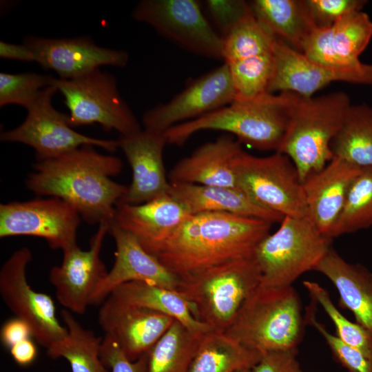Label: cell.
<instances>
[{
    "instance_id": "6da1fadb",
    "label": "cell",
    "mask_w": 372,
    "mask_h": 372,
    "mask_svg": "<svg viewBox=\"0 0 372 372\" xmlns=\"http://www.w3.org/2000/svg\"><path fill=\"white\" fill-rule=\"evenodd\" d=\"M120 158L84 145L59 156L37 161L26 180L39 195L60 198L72 205L91 225L112 222L116 205L127 187L112 180L119 174Z\"/></svg>"
},
{
    "instance_id": "7a4b0ae2",
    "label": "cell",
    "mask_w": 372,
    "mask_h": 372,
    "mask_svg": "<svg viewBox=\"0 0 372 372\" xmlns=\"http://www.w3.org/2000/svg\"><path fill=\"white\" fill-rule=\"evenodd\" d=\"M271 224L229 213L192 214L154 256L180 280L253 256Z\"/></svg>"
},
{
    "instance_id": "3957f363",
    "label": "cell",
    "mask_w": 372,
    "mask_h": 372,
    "mask_svg": "<svg viewBox=\"0 0 372 372\" xmlns=\"http://www.w3.org/2000/svg\"><path fill=\"white\" fill-rule=\"evenodd\" d=\"M297 96L295 93L285 92L234 100L200 117L176 125L164 134L167 144L182 145L199 131H224L256 149L277 152Z\"/></svg>"
},
{
    "instance_id": "277c9868",
    "label": "cell",
    "mask_w": 372,
    "mask_h": 372,
    "mask_svg": "<svg viewBox=\"0 0 372 372\" xmlns=\"http://www.w3.org/2000/svg\"><path fill=\"white\" fill-rule=\"evenodd\" d=\"M305 324L301 301L292 285H259L225 333L264 353L296 348L302 341Z\"/></svg>"
},
{
    "instance_id": "5b68a950",
    "label": "cell",
    "mask_w": 372,
    "mask_h": 372,
    "mask_svg": "<svg viewBox=\"0 0 372 372\" xmlns=\"http://www.w3.org/2000/svg\"><path fill=\"white\" fill-rule=\"evenodd\" d=\"M260 282L261 272L253 255L182 278L176 291L197 320L212 331L225 333Z\"/></svg>"
},
{
    "instance_id": "8992f818",
    "label": "cell",
    "mask_w": 372,
    "mask_h": 372,
    "mask_svg": "<svg viewBox=\"0 0 372 372\" xmlns=\"http://www.w3.org/2000/svg\"><path fill=\"white\" fill-rule=\"evenodd\" d=\"M351 105L343 92L309 98L298 95L277 152L291 160L302 183L333 158L331 143Z\"/></svg>"
},
{
    "instance_id": "52a82bcc",
    "label": "cell",
    "mask_w": 372,
    "mask_h": 372,
    "mask_svg": "<svg viewBox=\"0 0 372 372\" xmlns=\"http://www.w3.org/2000/svg\"><path fill=\"white\" fill-rule=\"evenodd\" d=\"M280 226L255 249L261 272L260 285L287 287L314 270L329 250L331 239L324 236L308 216H285Z\"/></svg>"
},
{
    "instance_id": "ba28073f",
    "label": "cell",
    "mask_w": 372,
    "mask_h": 372,
    "mask_svg": "<svg viewBox=\"0 0 372 372\" xmlns=\"http://www.w3.org/2000/svg\"><path fill=\"white\" fill-rule=\"evenodd\" d=\"M52 85L64 97L72 127L97 123L105 131L116 130L121 136L141 130L112 74L97 68L72 79L54 77Z\"/></svg>"
},
{
    "instance_id": "9c48e42d",
    "label": "cell",
    "mask_w": 372,
    "mask_h": 372,
    "mask_svg": "<svg viewBox=\"0 0 372 372\" xmlns=\"http://www.w3.org/2000/svg\"><path fill=\"white\" fill-rule=\"evenodd\" d=\"M237 187L265 209L285 216H307L303 185L291 160L275 152L256 156L244 150L233 163Z\"/></svg>"
},
{
    "instance_id": "30bf717a",
    "label": "cell",
    "mask_w": 372,
    "mask_h": 372,
    "mask_svg": "<svg viewBox=\"0 0 372 372\" xmlns=\"http://www.w3.org/2000/svg\"><path fill=\"white\" fill-rule=\"evenodd\" d=\"M52 85L44 88L18 127L1 134L3 142H15L32 147L37 161L59 156L84 145L99 146L110 152L119 148L118 140L90 137L74 130L68 115L56 110L52 99L57 92Z\"/></svg>"
},
{
    "instance_id": "8fae6325",
    "label": "cell",
    "mask_w": 372,
    "mask_h": 372,
    "mask_svg": "<svg viewBox=\"0 0 372 372\" xmlns=\"http://www.w3.org/2000/svg\"><path fill=\"white\" fill-rule=\"evenodd\" d=\"M32 259L31 250L22 247L14 251L0 269V295L15 317L30 328L32 338L45 349L68 333L58 320L53 300L34 291L27 278V267Z\"/></svg>"
},
{
    "instance_id": "7c38bea8",
    "label": "cell",
    "mask_w": 372,
    "mask_h": 372,
    "mask_svg": "<svg viewBox=\"0 0 372 372\" xmlns=\"http://www.w3.org/2000/svg\"><path fill=\"white\" fill-rule=\"evenodd\" d=\"M132 15L187 51L223 59V38L214 30L196 1L143 0Z\"/></svg>"
},
{
    "instance_id": "4fadbf2b",
    "label": "cell",
    "mask_w": 372,
    "mask_h": 372,
    "mask_svg": "<svg viewBox=\"0 0 372 372\" xmlns=\"http://www.w3.org/2000/svg\"><path fill=\"white\" fill-rule=\"evenodd\" d=\"M81 218L72 205L57 198L1 203L0 237H40L50 248L63 251L77 245Z\"/></svg>"
},
{
    "instance_id": "5bb4252c",
    "label": "cell",
    "mask_w": 372,
    "mask_h": 372,
    "mask_svg": "<svg viewBox=\"0 0 372 372\" xmlns=\"http://www.w3.org/2000/svg\"><path fill=\"white\" fill-rule=\"evenodd\" d=\"M273 68L268 92H293L305 98L332 82L372 86V63L350 68L315 62L277 39L273 46Z\"/></svg>"
},
{
    "instance_id": "9a60e30c",
    "label": "cell",
    "mask_w": 372,
    "mask_h": 372,
    "mask_svg": "<svg viewBox=\"0 0 372 372\" xmlns=\"http://www.w3.org/2000/svg\"><path fill=\"white\" fill-rule=\"evenodd\" d=\"M236 91L229 68L223 63L192 81L165 103L148 110L143 116L144 129L164 133L232 103Z\"/></svg>"
},
{
    "instance_id": "2e32d148",
    "label": "cell",
    "mask_w": 372,
    "mask_h": 372,
    "mask_svg": "<svg viewBox=\"0 0 372 372\" xmlns=\"http://www.w3.org/2000/svg\"><path fill=\"white\" fill-rule=\"evenodd\" d=\"M109 228L110 223H100L87 250L75 245L63 251L61 265L50 271L49 281L57 300L72 313L86 312L98 285L108 272L100 254Z\"/></svg>"
},
{
    "instance_id": "e0dca14e",
    "label": "cell",
    "mask_w": 372,
    "mask_h": 372,
    "mask_svg": "<svg viewBox=\"0 0 372 372\" xmlns=\"http://www.w3.org/2000/svg\"><path fill=\"white\" fill-rule=\"evenodd\" d=\"M23 43L33 52L37 63L44 69L53 70L63 79L76 77L103 65L123 68L129 60L127 52L100 46L85 37H28Z\"/></svg>"
},
{
    "instance_id": "ac0fdd59",
    "label": "cell",
    "mask_w": 372,
    "mask_h": 372,
    "mask_svg": "<svg viewBox=\"0 0 372 372\" xmlns=\"http://www.w3.org/2000/svg\"><path fill=\"white\" fill-rule=\"evenodd\" d=\"M169 316L107 298L99 311L98 322L131 361L148 353L174 322Z\"/></svg>"
},
{
    "instance_id": "d6986e66",
    "label": "cell",
    "mask_w": 372,
    "mask_h": 372,
    "mask_svg": "<svg viewBox=\"0 0 372 372\" xmlns=\"http://www.w3.org/2000/svg\"><path fill=\"white\" fill-rule=\"evenodd\" d=\"M119 148L132 170V180L117 203L139 205L169 194L163 163V149L167 144L162 132L141 130L118 139Z\"/></svg>"
},
{
    "instance_id": "ffe728a7",
    "label": "cell",
    "mask_w": 372,
    "mask_h": 372,
    "mask_svg": "<svg viewBox=\"0 0 372 372\" xmlns=\"http://www.w3.org/2000/svg\"><path fill=\"white\" fill-rule=\"evenodd\" d=\"M109 233L116 251L112 269L98 285L91 305L101 304L118 286L132 281H142L176 290L180 280L154 256L147 252L137 238L113 221Z\"/></svg>"
},
{
    "instance_id": "44dd1931",
    "label": "cell",
    "mask_w": 372,
    "mask_h": 372,
    "mask_svg": "<svg viewBox=\"0 0 372 372\" xmlns=\"http://www.w3.org/2000/svg\"><path fill=\"white\" fill-rule=\"evenodd\" d=\"M372 39V21L362 11L350 13L331 25L315 28L301 53L315 62L340 68L360 65V55Z\"/></svg>"
},
{
    "instance_id": "7402d4cb",
    "label": "cell",
    "mask_w": 372,
    "mask_h": 372,
    "mask_svg": "<svg viewBox=\"0 0 372 372\" xmlns=\"http://www.w3.org/2000/svg\"><path fill=\"white\" fill-rule=\"evenodd\" d=\"M169 194L139 205L117 203L113 222L135 236L149 254H154L192 216Z\"/></svg>"
},
{
    "instance_id": "603a6c76",
    "label": "cell",
    "mask_w": 372,
    "mask_h": 372,
    "mask_svg": "<svg viewBox=\"0 0 372 372\" xmlns=\"http://www.w3.org/2000/svg\"><path fill=\"white\" fill-rule=\"evenodd\" d=\"M361 168L333 156L322 169L302 183L307 216L330 239L350 185Z\"/></svg>"
},
{
    "instance_id": "cb8c5ba5",
    "label": "cell",
    "mask_w": 372,
    "mask_h": 372,
    "mask_svg": "<svg viewBox=\"0 0 372 372\" xmlns=\"http://www.w3.org/2000/svg\"><path fill=\"white\" fill-rule=\"evenodd\" d=\"M242 150L230 136L206 143L172 168L169 182L238 188L233 163Z\"/></svg>"
},
{
    "instance_id": "d4e9b609",
    "label": "cell",
    "mask_w": 372,
    "mask_h": 372,
    "mask_svg": "<svg viewBox=\"0 0 372 372\" xmlns=\"http://www.w3.org/2000/svg\"><path fill=\"white\" fill-rule=\"evenodd\" d=\"M169 194L182 203L192 214L229 213L271 223L281 222L285 218L258 205L238 188L170 182Z\"/></svg>"
},
{
    "instance_id": "484cf974",
    "label": "cell",
    "mask_w": 372,
    "mask_h": 372,
    "mask_svg": "<svg viewBox=\"0 0 372 372\" xmlns=\"http://www.w3.org/2000/svg\"><path fill=\"white\" fill-rule=\"evenodd\" d=\"M314 271L326 276L337 289L339 305L351 311L356 323L372 336V272L343 259L331 248Z\"/></svg>"
},
{
    "instance_id": "4316f807",
    "label": "cell",
    "mask_w": 372,
    "mask_h": 372,
    "mask_svg": "<svg viewBox=\"0 0 372 372\" xmlns=\"http://www.w3.org/2000/svg\"><path fill=\"white\" fill-rule=\"evenodd\" d=\"M108 297L169 316L194 333L203 334L212 331L194 317L188 302L176 290L149 282L132 281L116 287Z\"/></svg>"
},
{
    "instance_id": "83f0119b",
    "label": "cell",
    "mask_w": 372,
    "mask_h": 372,
    "mask_svg": "<svg viewBox=\"0 0 372 372\" xmlns=\"http://www.w3.org/2000/svg\"><path fill=\"white\" fill-rule=\"evenodd\" d=\"M249 5L254 17L272 35L300 52L316 28L304 0H254Z\"/></svg>"
},
{
    "instance_id": "f1b7e54d",
    "label": "cell",
    "mask_w": 372,
    "mask_h": 372,
    "mask_svg": "<svg viewBox=\"0 0 372 372\" xmlns=\"http://www.w3.org/2000/svg\"><path fill=\"white\" fill-rule=\"evenodd\" d=\"M60 314L68 333L46 349L48 355L66 360L72 372H110L101 355L103 340L83 327L68 310L63 309Z\"/></svg>"
},
{
    "instance_id": "f546056e",
    "label": "cell",
    "mask_w": 372,
    "mask_h": 372,
    "mask_svg": "<svg viewBox=\"0 0 372 372\" xmlns=\"http://www.w3.org/2000/svg\"><path fill=\"white\" fill-rule=\"evenodd\" d=\"M262 354L237 342L225 333L211 331L202 335L189 372H236L251 369Z\"/></svg>"
},
{
    "instance_id": "4dcf8cb0",
    "label": "cell",
    "mask_w": 372,
    "mask_h": 372,
    "mask_svg": "<svg viewBox=\"0 0 372 372\" xmlns=\"http://www.w3.org/2000/svg\"><path fill=\"white\" fill-rule=\"evenodd\" d=\"M331 148L334 156L360 167H372V107L351 105Z\"/></svg>"
},
{
    "instance_id": "1f68e13d",
    "label": "cell",
    "mask_w": 372,
    "mask_h": 372,
    "mask_svg": "<svg viewBox=\"0 0 372 372\" xmlns=\"http://www.w3.org/2000/svg\"><path fill=\"white\" fill-rule=\"evenodd\" d=\"M202 335L175 320L149 351L147 372H189Z\"/></svg>"
},
{
    "instance_id": "d6a6232c",
    "label": "cell",
    "mask_w": 372,
    "mask_h": 372,
    "mask_svg": "<svg viewBox=\"0 0 372 372\" xmlns=\"http://www.w3.org/2000/svg\"><path fill=\"white\" fill-rule=\"evenodd\" d=\"M372 227V167H362L349 189L331 238Z\"/></svg>"
},
{
    "instance_id": "836d02e7",
    "label": "cell",
    "mask_w": 372,
    "mask_h": 372,
    "mask_svg": "<svg viewBox=\"0 0 372 372\" xmlns=\"http://www.w3.org/2000/svg\"><path fill=\"white\" fill-rule=\"evenodd\" d=\"M276 39L251 12L223 38L224 63L271 53Z\"/></svg>"
},
{
    "instance_id": "e575fe53",
    "label": "cell",
    "mask_w": 372,
    "mask_h": 372,
    "mask_svg": "<svg viewBox=\"0 0 372 372\" xmlns=\"http://www.w3.org/2000/svg\"><path fill=\"white\" fill-rule=\"evenodd\" d=\"M226 64L235 88V100L252 99L269 93L273 68V52Z\"/></svg>"
},
{
    "instance_id": "d590c367",
    "label": "cell",
    "mask_w": 372,
    "mask_h": 372,
    "mask_svg": "<svg viewBox=\"0 0 372 372\" xmlns=\"http://www.w3.org/2000/svg\"><path fill=\"white\" fill-rule=\"evenodd\" d=\"M303 285L311 299L318 303L333 322L336 336L347 344L360 351L372 362V336L362 326L345 318L332 302L326 289L316 282L304 281Z\"/></svg>"
},
{
    "instance_id": "8d00e7d4",
    "label": "cell",
    "mask_w": 372,
    "mask_h": 372,
    "mask_svg": "<svg viewBox=\"0 0 372 372\" xmlns=\"http://www.w3.org/2000/svg\"><path fill=\"white\" fill-rule=\"evenodd\" d=\"M54 77L34 72L0 73V106L18 105L27 110L41 92L52 85Z\"/></svg>"
},
{
    "instance_id": "74e56055",
    "label": "cell",
    "mask_w": 372,
    "mask_h": 372,
    "mask_svg": "<svg viewBox=\"0 0 372 372\" xmlns=\"http://www.w3.org/2000/svg\"><path fill=\"white\" fill-rule=\"evenodd\" d=\"M316 308V302L312 300L306 309V324L313 326L325 339L335 359L349 372H372V362L360 351L329 333L326 327L317 320Z\"/></svg>"
},
{
    "instance_id": "f35d334b",
    "label": "cell",
    "mask_w": 372,
    "mask_h": 372,
    "mask_svg": "<svg viewBox=\"0 0 372 372\" xmlns=\"http://www.w3.org/2000/svg\"><path fill=\"white\" fill-rule=\"evenodd\" d=\"M306 7L316 28L331 25L342 17L362 11L365 0H304Z\"/></svg>"
},
{
    "instance_id": "ab89813d",
    "label": "cell",
    "mask_w": 372,
    "mask_h": 372,
    "mask_svg": "<svg viewBox=\"0 0 372 372\" xmlns=\"http://www.w3.org/2000/svg\"><path fill=\"white\" fill-rule=\"evenodd\" d=\"M205 3L222 38L252 12L249 3L242 0H207Z\"/></svg>"
},
{
    "instance_id": "60d3db41",
    "label": "cell",
    "mask_w": 372,
    "mask_h": 372,
    "mask_svg": "<svg viewBox=\"0 0 372 372\" xmlns=\"http://www.w3.org/2000/svg\"><path fill=\"white\" fill-rule=\"evenodd\" d=\"M101 355L110 372H147L148 353L131 361L118 345L107 336L102 340Z\"/></svg>"
},
{
    "instance_id": "b9f144b4",
    "label": "cell",
    "mask_w": 372,
    "mask_h": 372,
    "mask_svg": "<svg viewBox=\"0 0 372 372\" xmlns=\"http://www.w3.org/2000/svg\"><path fill=\"white\" fill-rule=\"evenodd\" d=\"M297 354V347L265 352L251 372H302Z\"/></svg>"
},
{
    "instance_id": "7bdbcfd3",
    "label": "cell",
    "mask_w": 372,
    "mask_h": 372,
    "mask_svg": "<svg viewBox=\"0 0 372 372\" xmlns=\"http://www.w3.org/2000/svg\"><path fill=\"white\" fill-rule=\"evenodd\" d=\"M32 338L30 328L23 320L14 317L7 320L1 329V340L8 348L17 343Z\"/></svg>"
},
{
    "instance_id": "ee69618b",
    "label": "cell",
    "mask_w": 372,
    "mask_h": 372,
    "mask_svg": "<svg viewBox=\"0 0 372 372\" xmlns=\"http://www.w3.org/2000/svg\"><path fill=\"white\" fill-rule=\"evenodd\" d=\"M9 349L14 362L21 366L30 365L37 356V348L30 338L17 343Z\"/></svg>"
},
{
    "instance_id": "f6af8a7d",
    "label": "cell",
    "mask_w": 372,
    "mask_h": 372,
    "mask_svg": "<svg viewBox=\"0 0 372 372\" xmlns=\"http://www.w3.org/2000/svg\"><path fill=\"white\" fill-rule=\"evenodd\" d=\"M0 57L5 59L36 62L34 54L24 43L15 44L1 41Z\"/></svg>"
},
{
    "instance_id": "bcb514c9",
    "label": "cell",
    "mask_w": 372,
    "mask_h": 372,
    "mask_svg": "<svg viewBox=\"0 0 372 372\" xmlns=\"http://www.w3.org/2000/svg\"><path fill=\"white\" fill-rule=\"evenodd\" d=\"M236 372H251V369H241Z\"/></svg>"
}]
</instances>
